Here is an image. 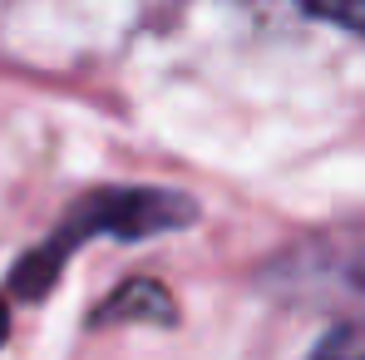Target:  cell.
<instances>
[{
  "label": "cell",
  "instance_id": "cell-1",
  "mask_svg": "<svg viewBox=\"0 0 365 360\" xmlns=\"http://www.w3.org/2000/svg\"><path fill=\"white\" fill-rule=\"evenodd\" d=\"M192 217H197V207H192L187 197H178V192H158V187H114V192H99V197L79 202L74 222H69L50 247H40V252L15 272V287H20L25 297H40V292L55 282L60 262L84 237H94V232H114V237H148V232H173V227H187Z\"/></svg>",
  "mask_w": 365,
  "mask_h": 360
},
{
  "label": "cell",
  "instance_id": "cell-2",
  "mask_svg": "<svg viewBox=\"0 0 365 360\" xmlns=\"http://www.w3.org/2000/svg\"><path fill=\"white\" fill-rule=\"evenodd\" d=\"M311 360H365V321H346V326H336L321 346H316V356Z\"/></svg>",
  "mask_w": 365,
  "mask_h": 360
},
{
  "label": "cell",
  "instance_id": "cell-3",
  "mask_svg": "<svg viewBox=\"0 0 365 360\" xmlns=\"http://www.w3.org/2000/svg\"><path fill=\"white\" fill-rule=\"evenodd\" d=\"M302 5L311 15H321V20L351 30V35H365V0H302Z\"/></svg>",
  "mask_w": 365,
  "mask_h": 360
},
{
  "label": "cell",
  "instance_id": "cell-4",
  "mask_svg": "<svg viewBox=\"0 0 365 360\" xmlns=\"http://www.w3.org/2000/svg\"><path fill=\"white\" fill-rule=\"evenodd\" d=\"M0 341H5V311H0Z\"/></svg>",
  "mask_w": 365,
  "mask_h": 360
}]
</instances>
